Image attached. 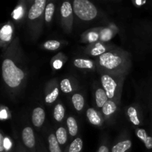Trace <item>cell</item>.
Instances as JSON below:
<instances>
[{"mask_svg":"<svg viewBox=\"0 0 152 152\" xmlns=\"http://www.w3.org/2000/svg\"><path fill=\"white\" fill-rule=\"evenodd\" d=\"M1 69L4 83L12 88L18 87L25 77L24 71L18 68L13 61L10 59H5L3 61Z\"/></svg>","mask_w":152,"mask_h":152,"instance_id":"cell-1","label":"cell"},{"mask_svg":"<svg viewBox=\"0 0 152 152\" xmlns=\"http://www.w3.org/2000/svg\"><path fill=\"white\" fill-rule=\"evenodd\" d=\"M73 6L75 14L83 20H91L97 14V10L94 4L88 0H75Z\"/></svg>","mask_w":152,"mask_h":152,"instance_id":"cell-2","label":"cell"},{"mask_svg":"<svg viewBox=\"0 0 152 152\" xmlns=\"http://www.w3.org/2000/svg\"><path fill=\"white\" fill-rule=\"evenodd\" d=\"M99 65L108 70H114L121 65L122 58L111 52H106L99 56Z\"/></svg>","mask_w":152,"mask_h":152,"instance_id":"cell-3","label":"cell"},{"mask_svg":"<svg viewBox=\"0 0 152 152\" xmlns=\"http://www.w3.org/2000/svg\"><path fill=\"white\" fill-rule=\"evenodd\" d=\"M101 82H102L104 90L106 92L108 98V99H112L114 96V94H115V91L117 86L115 80L112 77H110L109 75L105 74V75L102 76Z\"/></svg>","mask_w":152,"mask_h":152,"instance_id":"cell-4","label":"cell"},{"mask_svg":"<svg viewBox=\"0 0 152 152\" xmlns=\"http://www.w3.org/2000/svg\"><path fill=\"white\" fill-rule=\"evenodd\" d=\"M46 1L45 0H37L30 9L28 12V18L31 20H34L39 17L44 10H45Z\"/></svg>","mask_w":152,"mask_h":152,"instance_id":"cell-5","label":"cell"},{"mask_svg":"<svg viewBox=\"0 0 152 152\" xmlns=\"http://www.w3.org/2000/svg\"><path fill=\"white\" fill-rule=\"evenodd\" d=\"M22 141L28 148H33L35 146L36 141L34 131L31 127H26L23 129L22 133Z\"/></svg>","mask_w":152,"mask_h":152,"instance_id":"cell-6","label":"cell"},{"mask_svg":"<svg viewBox=\"0 0 152 152\" xmlns=\"http://www.w3.org/2000/svg\"><path fill=\"white\" fill-rule=\"evenodd\" d=\"M45 118V113L42 108H36L33 111L32 122L36 127H40L43 124Z\"/></svg>","mask_w":152,"mask_h":152,"instance_id":"cell-7","label":"cell"},{"mask_svg":"<svg viewBox=\"0 0 152 152\" xmlns=\"http://www.w3.org/2000/svg\"><path fill=\"white\" fill-rule=\"evenodd\" d=\"M136 134L144 142L147 149H152V137L147 134L144 129L137 130Z\"/></svg>","mask_w":152,"mask_h":152,"instance_id":"cell-8","label":"cell"},{"mask_svg":"<svg viewBox=\"0 0 152 152\" xmlns=\"http://www.w3.org/2000/svg\"><path fill=\"white\" fill-rule=\"evenodd\" d=\"M95 96H96V105L99 108H102L104 106V105L106 103L108 99L105 91L102 88L97 89L96 91V94H95Z\"/></svg>","mask_w":152,"mask_h":152,"instance_id":"cell-9","label":"cell"},{"mask_svg":"<svg viewBox=\"0 0 152 152\" xmlns=\"http://www.w3.org/2000/svg\"><path fill=\"white\" fill-rule=\"evenodd\" d=\"M132 141L131 140H125L122 142H118L111 148V152H126L129 150L132 147Z\"/></svg>","mask_w":152,"mask_h":152,"instance_id":"cell-10","label":"cell"},{"mask_svg":"<svg viewBox=\"0 0 152 152\" xmlns=\"http://www.w3.org/2000/svg\"><path fill=\"white\" fill-rule=\"evenodd\" d=\"M87 117L92 125L99 126L101 124L100 117L94 108H88L87 110Z\"/></svg>","mask_w":152,"mask_h":152,"instance_id":"cell-11","label":"cell"},{"mask_svg":"<svg viewBox=\"0 0 152 152\" xmlns=\"http://www.w3.org/2000/svg\"><path fill=\"white\" fill-rule=\"evenodd\" d=\"M49 150L50 152H62L56 135L50 134L48 137Z\"/></svg>","mask_w":152,"mask_h":152,"instance_id":"cell-12","label":"cell"},{"mask_svg":"<svg viewBox=\"0 0 152 152\" xmlns=\"http://www.w3.org/2000/svg\"><path fill=\"white\" fill-rule=\"evenodd\" d=\"M72 102L77 111H80L84 107V98L81 94H75L72 96Z\"/></svg>","mask_w":152,"mask_h":152,"instance_id":"cell-13","label":"cell"},{"mask_svg":"<svg viewBox=\"0 0 152 152\" xmlns=\"http://www.w3.org/2000/svg\"><path fill=\"white\" fill-rule=\"evenodd\" d=\"M67 125H68V132L72 137L76 136L78 132V126L75 119L72 117H68L67 120Z\"/></svg>","mask_w":152,"mask_h":152,"instance_id":"cell-14","label":"cell"},{"mask_svg":"<svg viewBox=\"0 0 152 152\" xmlns=\"http://www.w3.org/2000/svg\"><path fill=\"white\" fill-rule=\"evenodd\" d=\"M74 65L79 68H88L91 69L94 67V63L92 61L86 59H77L74 62Z\"/></svg>","mask_w":152,"mask_h":152,"instance_id":"cell-15","label":"cell"},{"mask_svg":"<svg viewBox=\"0 0 152 152\" xmlns=\"http://www.w3.org/2000/svg\"><path fill=\"white\" fill-rule=\"evenodd\" d=\"M117 109V105L113 101L108 100L106 103L102 107V112L105 116H109L115 112Z\"/></svg>","mask_w":152,"mask_h":152,"instance_id":"cell-16","label":"cell"},{"mask_svg":"<svg viewBox=\"0 0 152 152\" xmlns=\"http://www.w3.org/2000/svg\"><path fill=\"white\" fill-rule=\"evenodd\" d=\"M56 137L58 142L60 145H63L67 142L68 136H67V131L65 128L60 127L57 129L56 132Z\"/></svg>","mask_w":152,"mask_h":152,"instance_id":"cell-17","label":"cell"},{"mask_svg":"<svg viewBox=\"0 0 152 152\" xmlns=\"http://www.w3.org/2000/svg\"><path fill=\"white\" fill-rule=\"evenodd\" d=\"M83 147V142L80 138H76L70 145L68 152H81Z\"/></svg>","mask_w":152,"mask_h":152,"instance_id":"cell-18","label":"cell"},{"mask_svg":"<svg viewBox=\"0 0 152 152\" xmlns=\"http://www.w3.org/2000/svg\"><path fill=\"white\" fill-rule=\"evenodd\" d=\"M128 115H129V120L133 123L134 126H140V121L137 116V111L134 107H130L128 109Z\"/></svg>","mask_w":152,"mask_h":152,"instance_id":"cell-19","label":"cell"},{"mask_svg":"<svg viewBox=\"0 0 152 152\" xmlns=\"http://www.w3.org/2000/svg\"><path fill=\"white\" fill-rule=\"evenodd\" d=\"M65 116V108L61 104H57L53 111V117L58 122L62 121Z\"/></svg>","mask_w":152,"mask_h":152,"instance_id":"cell-20","label":"cell"},{"mask_svg":"<svg viewBox=\"0 0 152 152\" xmlns=\"http://www.w3.org/2000/svg\"><path fill=\"white\" fill-rule=\"evenodd\" d=\"M73 12V8L71 4L68 1H65L62 4L61 7V14L62 17L67 18L69 16H71Z\"/></svg>","mask_w":152,"mask_h":152,"instance_id":"cell-21","label":"cell"},{"mask_svg":"<svg viewBox=\"0 0 152 152\" xmlns=\"http://www.w3.org/2000/svg\"><path fill=\"white\" fill-rule=\"evenodd\" d=\"M55 6L53 3H49L45 7V19L47 22H50L53 18V13H54Z\"/></svg>","mask_w":152,"mask_h":152,"instance_id":"cell-22","label":"cell"},{"mask_svg":"<svg viewBox=\"0 0 152 152\" xmlns=\"http://www.w3.org/2000/svg\"><path fill=\"white\" fill-rule=\"evenodd\" d=\"M12 29L9 25H4L1 31V39L3 41H8L11 37Z\"/></svg>","mask_w":152,"mask_h":152,"instance_id":"cell-23","label":"cell"},{"mask_svg":"<svg viewBox=\"0 0 152 152\" xmlns=\"http://www.w3.org/2000/svg\"><path fill=\"white\" fill-rule=\"evenodd\" d=\"M60 88L64 93H70L72 91V87H71V83L68 79H64L60 83Z\"/></svg>","mask_w":152,"mask_h":152,"instance_id":"cell-24","label":"cell"},{"mask_svg":"<svg viewBox=\"0 0 152 152\" xmlns=\"http://www.w3.org/2000/svg\"><path fill=\"white\" fill-rule=\"evenodd\" d=\"M105 53V48L104 47L103 45H102L101 44L98 43V44L96 45L94 48L91 50V54L92 56H101L103 53Z\"/></svg>","mask_w":152,"mask_h":152,"instance_id":"cell-25","label":"cell"},{"mask_svg":"<svg viewBox=\"0 0 152 152\" xmlns=\"http://www.w3.org/2000/svg\"><path fill=\"white\" fill-rule=\"evenodd\" d=\"M58 95H59V89L58 88H55L49 94L46 96L45 102L47 103H52L56 100V98L58 97Z\"/></svg>","mask_w":152,"mask_h":152,"instance_id":"cell-26","label":"cell"},{"mask_svg":"<svg viewBox=\"0 0 152 152\" xmlns=\"http://www.w3.org/2000/svg\"><path fill=\"white\" fill-rule=\"evenodd\" d=\"M60 46V43L59 42L56 41V40H50V41H47L44 44V48L45 49L50 50H54L58 49Z\"/></svg>","mask_w":152,"mask_h":152,"instance_id":"cell-27","label":"cell"},{"mask_svg":"<svg viewBox=\"0 0 152 152\" xmlns=\"http://www.w3.org/2000/svg\"><path fill=\"white\" fill-rule=\"evenodd\" d=\"M111 37V33L109 30H105L102 31V39L103 40H108Z\"/></svg>","mask_w":152,"mask_h":152,"instance_id":"cell-28","label":"cell"},{"mask_svg":"<svg viewBox=\"0 0 152 152\" xmlns=\"http://www.w3.org/2000/svg\"><path fill=\"white\" fill-rule=\"evenodd\" d=\"M98 39V35L96 33L91 32L88 34V39L90 40L91 42H94L96 41Z\"/></svg>","mask_w":152,"mask_h":152,"instance_id":"cell-29","label":"cell"},{"mask_svg":"<svg viewBox=\"0 0 152 152\" xmlns=\"http://www.w3.org/2000/svg\"><path fill=\"white\" fill-rule=\"evenodd\" d=\"M62 63L60 60H56L53 62V67H54L56 69H59V68L62 67Z\"/></svg>","mask_w":152,"mask_h":152,"instance_id":"cell-30","label":"cell"},{"mask_svg":"<svg viewBox=\"0 0 152 152\" xmlns=\"http://www.w3.org/2000/svg\"><path fill=\"white\" fill-rule=\"evenodd\" d=\"M98 152H109V151H108V147L105 146V145H102V146L99 147Z\"/></svg>","mask_w":152,"mask_h":152,"instance_id":"cell-31","label":"cell"},{"mask_svg":"<svg viewBox=\"0 0 152 152\" xmlns=\"http://www.w3.org/2000/svg\"><path fill=\"white\" fill-rule=\"evenodd\" d=\"M10 145H11V144H10V141H9L8 140H4V148H5V151L6 149H9Z\"/></svg>","mask_w":152,"mask_h":152,"instance_id":"cell-32","label":"cell"}]
</instances>
